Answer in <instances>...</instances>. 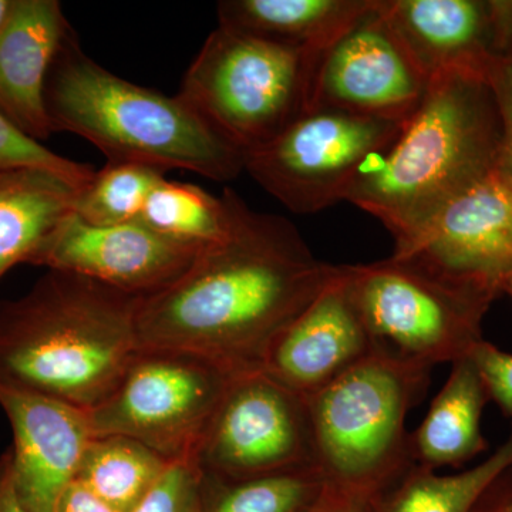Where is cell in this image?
Segmentation results:
<instances>
[{
    "instance_id": "1",
    "label": "cell",
    "mask_w": 512,
    "mask_h": 512,
    "mask_svg": "<svg viewBox=\"0 0 512 512\" xmlns=\"http://www.w3.org/2000/svg\"><path fill=\"white\" fill-rule=\"evenodd\" d=\"M228 194L227 237L200 249L174 284L141 301L137 340L140 349L194 353L245 373L262 370L276 338L339 266L316 259L291 221Z\"/></svg>"
},
{
    "instance_id": "2",
    "label": "cell",
    "mask_w": 512,
    "mask_h": 512,
    "mask_svg": "<svg viewBox=\"0 0 512 512\" xmlns=\"http://www.w3.org/2000/svg\"><path fill=\"white\" fill-rule=\"evenodd\" d=\"M144 296L47 269L20 298L0 302V386L90 412L136 355Z\"/></svg>"
},
{
    "instance_id": "3",
    "label": "cell",
    "mask_w": 512,
    "mask_h": 512,
    "mask_svg": "<svg viewBox=\"0 0 512 512\" xmlns=\"http://www.w3.org/2000/svg\"><path fill=\"white\" fill-rule=\"evenodd\" d=\"M501 151L503 119L487 74H437L393 146L360 170L345 201L403 244L497 168Z\"/></svg>"
},
{
    "instance_id": "4",
    "label": "cell",
    "mask_w": 512,
    "mask_h": 512,
    "mask_svg": "<svg viewBox=\"0 0 512 512\" xmlns=\"http://www.w3.org/2000/svg\"><path fill=\"white\" fill-rule=\"evenodd\" d=\"M53 130L86 138L113 163L185 170L212 181L244 173V154L180 96L138 86L104 69L67 37L46 86Z\"/></svg>"
},
{
    "instance_id": "5",
    "label": "cell",
    "mask_w": 512,
    "mask_h": 512,
    "mask_svg": "<svg viewBox=\"0 0 512 512\" xmlns=\"http://www.w3.org/2000/svg\"><path fill=\"white\" fill-rule=\"evenodd\" d=\"M429 377L426 367L372 353L305 397L326 488L375 500L413 467L406 419Z\"/></svg>"
},
{
    "instance_id": "6",
    "label": "cell",
    "mask_w": 512,
    "mask_h": 512,
    "mask_svg": "<svg viewBox=\"0 0 512 512\" xmlns=\"http://www.w3.org/2000/svg\"><path fill=\"white\" fill-rule=\"evenodd\" d=\"M319 56L218 26L178 94L245 156L309 110Z\"/></svg>"
},
{
    "instance_id": "7",
    "label": "cell",
    "mask_w": 512,
    "mask_h": 512,
    "mask_svg": "<svg viewBox=\"0 0 512 512\" xmlns=\"http://www.w3.org/2000/svg\"><path fill=\"white\" fill-rule=\"evenodd\" d=\"M345 271L373 353L430 370L470 356L498 298L394 255Z\"/></svg>"
},
{
    "instance_id": "8",
    "label": "cell",
    "mask_w": 512,
    "mask_h": 512,
    "mask_svg": "<svg viewBox=\"0 0 512 512\" xmlns=\"http://www.w3.org/2000/svg\"><path fill=\"white\" fill-rule=\"evenodd\" d=\"M239 373L194 353L138 349L113 392L87 412L93 436H126L171 463L194 460Z\"/></svg>"
},
{
    "instance_id": "9",
    "label": "cell",
    "mask_w": 512,
    "mask_h": 512,
    "mask_svg": "<svg viewBox=\"0 0 512 512\" xmlns=\"http://www.w3.org/2000/svg\"><path fill=\"white\" fill-rule=\"evenodd\" d=\"M406 121L312 109L264 146L248 151L244 170L296 214L345 200L363 167L382 156Z\"/></svg>"
},
{
    "instance_id": "10",
    "label": "cell",
    "mask_w": 512,
    "mask_h": 512,
    "mask_svg": "<svg viewBox=\"0 0 512 512\" xmlns=\"http://www.w3.org/2000/svg\"><path fill=\"white\" fill-rule=\"evenodd\" d=\"M192 461L221 483L318 470L305 397L264 370L239 373Z\"/></svg>"
},
{
    "instance_id": "11",
    "label": "cell",
    "mask_w": 512,
    "mask_h": 512,
    "mask_svg": "<svg viewBox=\"0 0 512 512\" xmlns=\"http://www.w3.org/2000/svg\"><path fill=\"white\" fill-rule=\"evenodd\" d=\"M429 87L394 35L380 0L319 56L312 109L407 121Z\"/></svg>"
},
{
    "instance_id": "12",
    "label": "cell",
    "mask_w": 512,
    "mask_h": 512,
    "mask_svg": "<svg viewBox=\"0 0 512 512\" xmlns=\"http://www.w3.org/2000/svg\"><path fill=\"white\" fill-rule=\"evenodd\" d=\"M393 255L500 296L512 266V178L498 165Z\"/></svg>"
},
{
    "instance_id": "13",
    "label": "cell",
    "mask_w": 512,
    "mask_h": 512,
    "mask_svg": "<svg viewBox=\"0 0 512 512\" xmlns=\"http://www.w3.org/2000/svg\"><path fill=\"white\" fill-rule=\"evenodd\" d=\"M198 252L140 221L99 227L87 224L73 211L30 264L84 276L146 298L174 284Z\"/></svg>"
},
{
    "instance_id": "14",
    "label": "cell",
    "mask_w": 512,
    "mask_h": 512,
    "mask_svg": "<svg viewBox=\"0 0 512 512\" xmlns=\"http://www.w3.org/2000/svg\"><path fill=\"white\" fill-rule=\"evenodd\" d=\"M394 35L427 80L487 74L512 45V0H380Z\"/></svg>"
},
{
    "instance_id": "15",
    "label": "cell",
    "mask_w": 512,
    "mask_h": 512,
    "mask_svg": "<svg viewBox=\"0 0 512 512\" xmlns=\"http://www.w3.org/2000/svg\"><path fill=\"white\" fill-rule=\"evenodd\" d=\"M0 409L13 433V480L30 512H55L93 439L89 416L70 404L0 386Z\"/></svg>"
},
{
    "instance_id": "16",
    "label": "cell",
    "mask_w": 512,
    "mask_h": 512,
    "mask_svg": "<svg viewBox=\"0 0 512 512\" xmlns=\"http://www.w3.org/2000/svg\"><path fill=\"white\" fill-rule=\"evenodd\" d=\"M373 353L350 293L345 266L276 338L262 370L303 397L345 375Z\"/></svg>"
},
{
    "instance_id": "17",
    "label": "cell",
    "mask_w": 512,
    "mask_h": 512,
    "mask_svg": "<svg viewBox=\"0 0 512 512\" xmlns=\"http://www.w3.org/2000/svg\"><path fill=\"white\" fill-rule=\"evenodd\" d=\"M72 33L57 0H13L0 28V113L39 143L55 133L47 79Z\"/></svg>"
},
{
    "instance_id": "18",
    "label": "cell",
    "mask_w": 512,
    "mask_h": 512,
    "mask_svg": "<svg viewBox=\"0 0 512 512\" xmlns=\"http://www.w3.org/2000/svg\"><path fill=\"white\" fill-rule=\"evenodd\" d=\"M373 0H222L218 26L264 42L322 55Z\"/></svg>"
},
{
    "instance_id": "19",
    "label": "cell",
    "mask_w": 512,
    "mask_h": 512,
    "mask_svg": "<svg viewBox=\"0 0 512 512\" xmlns=\"http://www.w3.org/2000/svg\"><path fill=\"white\" fill-rule=\"evenodd\" d=\"M488 402L490 396L471 356L451 363L446 383L420 426L410 433L413 466L433 471L461 467L484 453L488 443L481 420Z\"/></svg>"
},
{
    "instance_id": "20",
    "label": "cell",
    "mask_w": 512,
    "mask_h": 512,
    "mask_svg": "<svg viewBox=\"0 0 512 512\" xmlns=\"http://www.w3.org/2000/svg\"><path fill=\"white\" fill-rule=\"evenodd\" d=\"M80 187L42 167L0 171V278L30 264L74 211Z\"/></svg>"
},
{
    "instance_id": "21",
    "label": "cell",
    "mask_w": 512,
    "mask_h": 512,
    "mask_svg": "<svg viewBox=\"0 0 512 512\" xmlns=\"http://www.w3.org/2000/svg\"><path fill=\"white\" fill-rule=\"evenodd\" d=\"M512 467V431L483 463L457 474L413 466L372 500L373 512H473L478 500Z\"/></svg>"
},
{
    "instance_id": "22",
    "label": "cell",
    "mask_w": 512,
    "mask_h": 512,
    "mask_svg": "<svg viewBox=\"0 0 512 512\" xmlns=\"http://www.w3.org/2000/svg\"><path fill=\"white\" fill-rule=\"evenodd\" d=\"M171 461L126 436L93 437L76 481L116 512H131L164 476Z\"/></svg>"
},
{
    "instance_id": "23",
    "label": "cell",
    "mask_w": 512,
    "mask_h": 512,
    "mask_svg": "<svg viewBox=\"0 0 512 512\" xmlns=\"http://www.w3.org/2000/svg\"><path fill=\"white\" fill-rule=\"evenodd\" d=\"M140 222L181 244L208 247L227 237L231 228L228 188L214 197L198 185L164 178L148 195Z\"/></svg>"
},
{
    "instance_id": "24",
    "label": "cell",
    "mask_w": 512,
    "mask_h": 512,
    "mask_svg": "<svg viewBox=\"0 0 512 512\" xmlns=\"http://www.w3.org/2000/svg\"><path fill=\"white\" fill-rule=\"evenodd\" d=\"M165 175L153 165L107 161L77 192L74 214L99 227L140 221L148 195Z\"/></svg>"
},
{
    "instance_id": "25",
    "label": "cell",
    "mask_w": 512,
    "mask_h": 512,
    "mask_svg": "<svg viewBox=\"0 0 512 512\" xmlns=\"http://www.w3.org/2000/svg\"><path fill=\"white\" fill-rule=\"evenodd\" d=\"M323 490L325 483L318 470L295 471L237 483H221L208 478L204 512H308Z\"/></svg>"
},
{
    "instance_id": "26",
    "label": "cell",
    "mask_w": 512,
    "mask_h": 512,
    "mask_svg": "<svg viewBox=\"0 0 512 512\" xmlns=\"http://www.w3.org/2000/svg\"><path fill=\"white\" fill-rule=\"evenodd\" d=\"M16 167H42L56 171L69 178L80 190L92 180L94 174L89 164L59 156L23 134L0 113V171Z\"/></svg>"
},
{
    "instance_id": "27",
    "label": "cell",
    "mask_w": 512,
    "mask_h": 512,
    "mask_svg": "<svg viewBox=\"0 0 512 512\" xmlns=\"http://www.w3.org/2000/svg\"><path fill=\"white\" fill-rule=\"evenodd\" d=\"M208 478L194 461H175L131 512H204Z\"/></svg>"
},
{
    "instance_id": "28",
    "label": "cell",
    "mask_w": 512,
    "mask_h": 512,
    "mask_svg": "<svg viewBox=\"0 0 512 512\" xmlns=\"http://www.w3.org/2000/svg\"><path fill=\"white\" fill-rule=\"evenodd\" d=\"M485 384L490 402L512 420V355L481 340L470 353Z\"/></svg>"
},
{
    "instance_id": "29",
    "label": "cell",
    "mask_w": 512,
    "mask_h": 512,
    "mask_svg": "<svg viewBox=\"0 0 512 512\" xmlns=\"http://www.w3.org/2000/svg\"><path fill=\"white\" fill-rule=\"evenodd\" d=\"M487 76L493 84L503 119V151L500 164L512 178V45L491 64Z\"/></svg>"
},
{
    "instance_id": "30",
    "label": "cell",
    "mask_w": 512,
    "mask_h": 512,
    "mask_svg": "<svg viewBox=\"0 0 512 512\" xmlns=\"http://www.w3.org/2000/svg\"><path fill=\"white\" fill-rule=\"evenodd\" d=\"M55 512H116L90 493L79 481H73L57 501Z\"/></svg>"
},
{
    "instance_id": "31",
    "label": "cell",
    "mask_w": 512,
    "mask_h": 512,
    "mask_svg": "<svg viewBox=\"0 0 512 512\" xmlns=\"http://www.w3.org/2000/svg\"><path fill=\"white\" fill-rule=\"evenodd\" d=\"M473 512H512V467L488 487Z\"/></svg>"
},
{
    "instance_id": "32",
    "label": "cell",
    "mask_w": 512,
    "mask_h": 512,
    "mask_svg": "<svg viewBox=\"0 0 512 512\" xmlns=\"http://www.w3.org/2000/svg\"><path fill=\"white\" fill-rule=\"evenodd\" d=\"M308 512H373L372 500L326 488Z\"/></svg>"
},
{
    "instance_id": "33",
    "label": "cell",
    "mask_w": 512,
    "mask_h": 512,
    "mask_svg": "<svg viewBox=\"0 0 512 512\" xmlns=\"http://www.w3.org/2000/svg\"><path fill=\"white\" fill-rule=\"evenodd\" d=\"M0 512H30L16 491L10 448L0 454Z\"/></svg>"
},
{
    "instance_id": "34",
    "label": "cell",
    "mask_w": 512,
    "mask_h": 512,
    "mask_svg": "<svg viewBox=\"0 0 512 512\" xmlns=\"http://www.w3.org/2000/svg\"><path fill=\"white\" fill-rule=\"evenodd\" d=\"M13 0H0V28L5 20L8 19L10 10H12Z\"/></svg>"
},
{
    "instance_id": "35",
    "label": "cell",
    "mask_w": 512,
    "mask_h": 512,
    "mask_svg": "<svg viewBox=\"0 0 512 512\" xmlns=\"http://www.w3.org/2000/svg\"><path fill=\"white\" fill-rule=\"evenodd\" d=\"M505 292L510 293L511 298H512V266H511L510 275H508V278H507V284H505Z\"/></svg>"
}]
</instances>
